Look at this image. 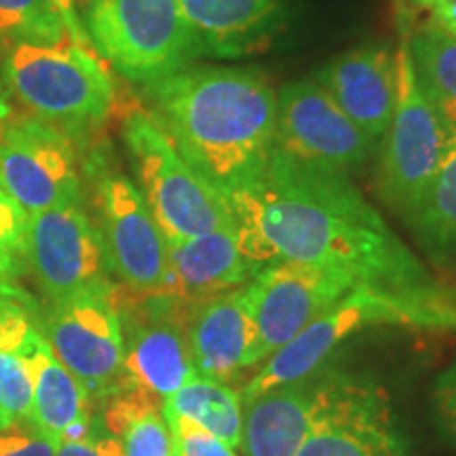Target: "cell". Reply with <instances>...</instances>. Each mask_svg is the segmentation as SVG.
Here are the masks:
<instances>
[{"mask_svg": "<svg viewBox=\"0 0 456 456\" xmlns=\"http://www.w3.org/2000/svg\"><path fill=\"white\" fill-rule=\"evenodd\" d=\"M144 91L186 161L226 199L265 171L275 151L277 94L260 70L188 66Z\"/></svg>", "mask_w": 456, "mask_h": 456, "instance_id": "obj_2", "label": "cell"}, {"mask_svg": "<svg viewBox=\"0 0 456 456\" xmlns=\"http://www.w3.org/2000/svg\"><path fill=\"white\" fill-rule=\"evenodd\" d=\"M237 241L252 265L292 260L351 279L402 315L403 326L456 332V296L433 279L345 174L283 151L228 197Z\"/></svg>", "mask_w": 456, "mask_h": 456, "instance_id": "obj_1", "label": "cell"}, {"mask_svg": "<svg viewBox=\"0 0 456 456\" xmlns=\"http://www.w3.org/2000/svg\"><path fill=\"white\" fill-rule=\"evenodd\" d=\"M416 4H419V7H423V9H431L433 4L437 3V0H414Z\"/></svg>", "mask_w": 456, "mask_h": 456, "instance_id": "obj_36", "label": "cell"}, {"mask_svg": "<svg viewBox=\"0 0 456 456\" xmlns=\"http://www.w3.org/2000/svg\"><path fill=\"white\" fill-rule=\"evenodd\" d=\"M91 47L131 83H155L205 55L178 0H83Z\"/></svg>", "mask_w": 456, "mask_h": 456, "instance_id": "obj_5", "label": "cell"}, {"mask_svg": "<svg viewBox=\"0 0 456 456\" xmlns=\"http://www.w3.org/2000/svg\"><path fill=\"white\" fill-rule=\"evenodd\" d=\"M431 11L433 26L456 38V0H437Z\"/></svg>", "mask_w": 456, "mask_h": 456, "instance_id": "obj_33", "label": "cell"}, {"mask_svg": "<svg viewBox=\"0 0 456 456\" xmlns=\"http://www.w3.org/2000/svg\"><path fill=\"white\" fill-rule=\"evenodd\" d=\"M372 144L315 78L279 91L275 146L285 155L346 175L368 161Z\"/></svg>", "mask_w": 456, "mask_h": 456, "instance_id": "obj_13", "label": "cell"}, {"mask_svg": "<svg viewBox=\"0 0 456 456\" xmlns=\"http://www.w3.org/2000/svg\"><path fill=\"white\" fill-rule=\"evenodd\" d=\"M55 456H125L123 446L95 416L94 429L85 440L60 442Z\"/></svg>", "mask_w": 456, "mask_h": 456, "instance_id": "obj_31", "label": "cell"}, {"mask_svg": "<svg viewBox=\"0 0 456 456\" xmlns=\"http://www.w3.org/2000/svg\"><path fill=\"white\" fill-rule=\"evenodd\" d=\"M91 167L98 171L94 184L98 220L94 224L108 273L138 294H174L167 241L140 188L125 174L104 169L102 159H95Z\"/></svg>", "mask_w": 456, "mask_h": 456, "instance_id": "obj_7", "label": "cell"}, {"mask_svg": "<svg viewBox=\"0 0 456 456\" xmlns=\"http://www.w3.org/2000/svg\"><path fill=\"white\" fill-rule=\"evenodd\" d=\"M296 456H410V448L380 387L328 374L311 385V429Z\"/></svg>", "mask_w": 456, "mask_h": 456, "instance_id": "obj_8", "label": "cell"}, {"mask_svg": "<svg viewBox=\"0 0 456 456\" xmlns=\"http://www.w3.org/2000/svg\"><path fill=\"white\" fill-rule=\"evenodd\" d=\"M102 403L100 420L121 442L125 456H174V436L161 397L123 385Z\"/></svg>", "mask_w": 456, "mask_h": 456, "instance_id": "obj_22", "label": "cell"}, {"mask_svg": "<svg viewBox=\"0 0 456 456\" xmlns=\"http://www.w3.org/2000/svg\"><path fill=\"white\" fill-rule=\"evenodd\" d=\"M112 298L123 328V380L167 399L195 376L188 346L192 302L174 294H138L121 283Z\"/></svg>", "mask_w": 456, "mask_h": 456, "instance_id": "obj_9", "label": "cell"}, {"mask_svg": "<svg viewBox=\"0 0 456 456\" xmlns=\"http://www.w3.org/2000/svg\"><path fill=\"white\" fill-rule=\"evenodd\" d=\"M429 419L437 440L456 448V362L437 376L429 397Z\"/></svg>", "mask_w": 456, "mask_h": 456, "instance_id": "obj_28", "label": "cell"}, {"mask_svg": "<svg viewBox=\"0 0 456 456\" xmlns=\"http://www.w3.org/2000/svg\"><path fill=\"white\" fill-rule=\"evenodd\" d=\"M203 51L241 57L269 45L281 17L279 0H178Z\"/></svg>", "mask_w": 456, "mask_h": 456, "instance_id": "obj_20", "label": "cell"}, {"mask_svg": "<svg viewBox=\"0 0 456 456\" xmlns=\"http://www.w3.org/2000/svg\"><path fill=\"white\" fill-rule=\"evenodd\" d=\"M51 3H53L57 13H60L61 20H64L66 30H68V34H70L72 41H77L81 45H89L91 47L87 34H85L81 17H78V9H77L78 0H51Z\"/></svg>", "mask_w": 456, "mask_h": 456, "instance_id": "obj_32", "label": "cell"}, {"mask_svg": "<svg viewBox=\"0 0 456 456\" xmlns=\"http://www.w3.org/2000/svg\"><path fill=\"white\" fill-rule=\"evenodd\" d=\"M416 78L444 123L456 129V38L427 26L408 43Z\"/></svg>", "mask_w": 456, "mask_h": 456, "instance_id": "obj_25", "label": "cell"}, {"mask_svg": "<svg viewBox=\"0 0 456 456\" xmlns=\"http://www.w3.org/2000/svg\"><path fill=\"white\" fill-rule=\"evenodd\" d=\"M11 98L77 148L104 127L117 108V85L94 47L72 41L20 45L0 57Z\"/></svg>", "mask_w": 456, "mask_h": 456, "instance_id": "obj_3", "label": "cell"}, {"mask_svg": "<svg viewBox=\"0 0 456 456\" xmlns=\"http://www.w3.org/2000/svg\"><path fill=\"white\" fill-rule=\"evenodd\" d=\"M123 140L134 161L142 197L165 241L237 231L228 199L186 161L151 110L135 106L125 112Z\"/></svg>", "mask_w": 456, "mask_h": 456, "instance_id": "obj_4", "label": "cell"}, {"mask_svg": "<svg viewBox=\"0 0 456 456\" xmlns=\"http://www.w3.org/2000/svg\"><path fill=\"white\" fill-rule=\"evenodd\" d=\"M13 112H15L13 98H11L7 85H4V81H3V72H0V121L9 118Z\"/></svg>", "mask_w": 456, "mask_h": 456, "instance_id": "obj_34", "label": "cell"}, {"mask_svg": "<svg viewBox=\"0 0 456 456\" xmlns=\"http://www.w3.org/2000/svg\"><path fill=\"white\" fill-rule=\"evenodd\" d=\"M406 222L433 260H456V129H450L440 167Z\"/></svg>", "mask_w": 456, "mask_h": 456, "instance_id": "obj_23", "label": "cell"}, {"mask_svg": "<svg viewBox=\"0 0 456 456\" xmlns=\"http://www.w3.org/2000/svg\"><path fill=\"white\" fill-rule=\"evenodd\" d=\"M112 285L47 302L34 319L55 357L77 376L94 402H102L125 385L123 328Z\"/></svg>", "mask_w": 456, "mask_h": 456, "instance_id": "obj_10", "label": "cell"}, {"mask_svg": "<svg viewBox=\"0 0 456 456\" xmlns=\"http://www.w3.org/2000/svg\"><path fill=\"white\" fill-rule=\"evenodd\" d=\"M174 294L199 305L243 288L260 269L241 252L237 231L167 241Z\"/></svg>", "mask_w": 456, "mask_h": 456, "instance_id": "obj_19", "label": "cell"}, {"mask_svg": "<svg viewBox=\"0 0 456 456\" xmlns=\"http://www.w3.org/2000/svg\"><path fill=\"white\" fill-rule=\"evenodd\" d=\"M26 357L32 374V423L57 444L85 440L94 429L95 402L55 357L38 328L28 342Z\"/></svg>", "mask_w": 456, "mask_h": 456, "instance_id": "obj_18", "label": "cell"}, {"mask_svg": "<svg viewBox=\"0 0 456 456\" xmlns=\"http://www.w3.org/2000/svg\"><path fill=\"white\" fill-rule=\"evenodd\" d=\"M188 346L195 376L228 387L241 383V374L256 368L258 328L245 305L243 288L191 306Z\"/></svg>", "mask_w": 456, "mask_h": 456, "instance_id": "obj_16", "label": "cell"}, {"mask_svg": "<svg viewBox=\"0 0 456 456\" xmlns=\"http://www.w3.org/2000/svg\"><path fill=\"white\" fill-rule=\"evenodd\" d=\"M13 423H15V420L11 419L7 412H4L3 406H0V429H7V427L13 425Z\"/></svg>", "mask_w": 456, "mask_h": 456, "instance_id": "obj_35", "label": "cell"}, {"mask_svg": "<svg viewBox=\"0 0 456 456\" xmlns=\"http://www.w3.org/2000/svg\"><path fill=\"white\" fill-rule=\"evenodd\" d=\"M315 81L370 140L385 138L397 98V57L389 49L359 47L336 55Z\"/></svg>", "mask_w": 456, "mask_h": 456, "instance_id": "obj_17", "label": "cell"}, {"mask_svg": "<svg viewBox=\"0 0 456 456\" xmlns=\"http://www.w3.org/2000/svg\"><path fill=\"white\" fill-rule=\"evenodd\" d=\"M28 271L47 302L74 298L112 283L98 228L81 203L30 216Z\"/></svg>", "mask_w": 456, "mask_h": 456, "instance_id": "obj_14", "label": "cell"}, {"mask_svg": "<svg viewBox=\"0 0 456 456\" xmlns=\"http://www.w3.org/2000/svg\"><path fill=\"white\" fill-rule=\"evenodd\" d=\"M355 289L351 279L305 262L281 260L262 266L243 285L245 305L258 328L254 366L266 362Z\"/></svg>", "mask_w": 456, "mask_h": 456, "instance_id": "obj_12", "label": "cell"}, {"mask_svg": "<svg viewBox=\"0 0 456 456\" xmlns=\"http://www.w3.org/2000/svg\"><path fill=\"white\" fill-rule=\"evenodd\" d=\"M395 57L397 98L379 159V195L406 218L440 167L450 127L420 89L408 43Z\"/></svg>", "mask_w": 456, "mask_h": 456, "instance_id": "obj_6", "label": "cell"}, {"mask_svg": "<svg viewBox=\"0 0 456 456\" xmlns=\"http://www.w3.org/2000/svg\"><path fill=\"white\" fill-rule=\"evenodd\" d=\"M311 429L306 380L241 399V446L248 456H296Z\"/></svg>", "mask_w": 456, "mask_h": 456, "instance_id": "obj_21", "label": "cell"}, {"mask_svg": "<svg viewBox=\"0 0 456 456\" xmlns=\"http://www.w3.org/2000/svg\"><path fill=\"white\" fill-rule=\"evenodd\" d=\"M68 37L51 0H0V57L20 45H57Z\"/></svg>", "mask_w": 456, "mask_h": 456, "instance_id": "obj_26", "label": "cell"}, {"mask_svg": "<svg viewBox=\"0 0 456 456\" xmlns=\"http://www.w3.org/2000/svg\"><path fill=\"white\" fill-rule=\"evenodd\" d=\"M57 442L45 436L37 425L15 420L0 429V456H55Z\"/></svg>", "mask_w": 456, "mask_h": 456, "instance_id": "obj_30", "label": "cell"}, {"mask_svg": "<svg viewBox=\"0 0 456 456\" xmlns=\"http://www.w3.org/2000/svg\"><path fill=\"white\" fill-rule=\"evenodd\" d=\"M78 148L32 114L0 121V184L28 214L83 201Z\"/></svg>", "mask_w": 456, "mask_h": 456, "instance_id": "obj_11", "label": "cell"}, {"mask_svg": "<svg viewBox=\"0 0 456 456\" xmlns=\"http://www.w3.org/2000/svg\"><path fill=\"white\" fill-rule=\"evenodd\" d=\"M30 214L0 184V277L20 279L28 273Z\"/></svg>", "mask_w": 456, "mask_h": 456, "instance_id": "obj_27", "label": "cell"}, {"mask_svg": "<svg viewBox=\"0 0 456 456\" xmlns=\"http://www.w3.org/2000/svg\"><path fill=\"white\" fill-rule=\"evenodd\" d=\"M174 436V456H235L212 431L184 416H165Z\"/></svg>", "mask_w": 456, "mask_h": 456, "instance_id": "obj_29", "label": "cell"}, {"mask_svg": "<svg viewBox=\"0 0 456 456\" xmlns=\"http://www.w3.org/2000/svg\"><path fill=\"white\" fill-rule=\"evenodd\" d=\"M165 416H184L212 431L231 448L241 446V399L239 391L218 380L192 376L163 399Z\"/></svg>", "mask_w": 456, "mask_h": 456, "instance_id": "obj_24", "label": "cell"}, {"mask_svg": "<svg viewBox=\"0 0 456 456\" xmlns=\"http://www.w3.org/2000/svg\"><path fill=\"white\" fill-rule=\"evenodd\" d=\"M366 323L403 326L402 315L395 306L366 289H355L340 305L323 313L322 317H317L302 332L296 334L288 345L273 353L265 366L243 385V389L239 391V399H248L262 391L306 380L323 366V362L332 355L342 340L349 338Z\"/></svg>", "mask_w": 456, "mask_h": 456, "instance_id": "obj_15", "label": "cell"}]
</instances>
